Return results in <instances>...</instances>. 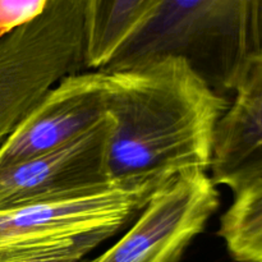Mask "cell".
<instances>
[{"label":"cell","mask_w":262,"mask_h":262,"mask_svg":"<svg viewBox=\"0 0 262 262\" xmlns=\"http://www.w3.org/2000/svg\"><path fill=\"white\" fill-rule=\"evenodd\" d=\"M104 72L113 181L210 170L217 124L229 105L225 95L178 56Z\"/></svg>","instance_id":"1"},{"label":"cell","mask_w":262,"mask_h":262,"mask_svg":"<svg viewBox=\"0 0 262 262\" xmlns=\"http://www.w3.org/2000/svg\"><path fill=\"white\" fill-rule=\"evenodd\" d=\"M261 51L256 0H159L152 17L104 71L178 56L225 95L245 61Z\"/></svg>","instance_id":"2"},{"label":"cell","mask_w":262,"mask_h":262,"mask_svg":"<svg viewBox=\"0 0 262 262\" xmlns=\"http://www.w3.org/2000/svg\"><path fill=\"white\" fill-rule=\"evenodd\" d=\"M171 174L115 181L87 196L0 211V262H25L63 250L90 234H115L142 211Z\"/></svg>","instance_id":"3"},{"label":"cell","mask_w":262,"mask_h":262,"mask_svg":"<svg viewBox=\"0 0 262 262\" xmlns=\"http://www.w3.org/2000/svg\"><path fill=\"white\" fill-rule=\"evenodd\" d=\"M84 0H48L37 18L0 37V146L33 107L83 66Z\"/></svg>","instance_id":"4"},{"label":"cell","mask_w":262,"mask_h":262,"mask_svg":"<svg viewBox=\"0 0 262 262\" xmlns=\"http://www.w3.org/2000/svg\"><path fill=\"white\" fill-rule=\"evenodd\" d=\"M219 204V189L207 171L176 174L154 191L114 245L86 262H181Z\"/></svg>","instance_id":"5"},{"label":"cell","mask_w":262,"mask_h":262,"mask_svg":"<svg viewBox=\"0 0 262 262\" xmlns=\"http://www.w3.org/2000/svg\"><path fill=\"white\" fill-rule=\"evenodd\" d=\"M112 128L106 115L89 132L55 150L0 168V211L87 196L114 183L107 163Z\"/></svg>","instance_id":"6"},{"label":"cell","mask_w":262,"mask_h":262,"mask_svg":"<svg viewBox=\"0 0 262 262\" xmlns=\"http://www.w3.org/2000/svg\"><path fill=\"white\" fill-rule=\"evenodd\" d=\"M106 117V74L67 76L45 95L0 146V168L60 147Z\"/></svg>","instance_id":"7"},{"label":"cell","mask_w":262,"mask_h":262,"mask_svg":"<svg viewBox=\"0 0 262 262\" xmlns=\"http://www.w3.org/2000/svg\"><path fill=\"white\" fill-rule=\"evenodd\" d=\"M233 94L215 135L211 178L232 193L262 181V51L235 76Z\"/></svg>","instance_id":"8"},{"label":"cell","mask_w":262,"mask_h":262,"mask_svg":"<svg viewBox=\"0 0 262 262\" xmlns=\"http://www.w3.org/2000/svg\"><path fill=\"white\" fill-rule=\"evenodd\" d=\"M158 4L159 0H84V69H106L152 17Z\"/></svg>","instance_id":"9"},{"label":"cell","mask_w":262,"mask_h":262,"mask_svg":"<svg viewBox=\"0 0 262 262\" xmlns=\"http://www.w3.org/2000/svg\"><path fill=\"white\" fill-rule=\"evenodd\" d=\"M217 235L237 262H262V181L233 193Z\"/></svg>","instance_id":"10"},{"label":"cell","mask_w":262,"mask_h":262,"mask_svg":"<svg viewBox=\"0 0 262 262\" xmlns=\"http://www.w3.org/2000/svg\"><path fill=\"white\" fill-rule=\"evenodd\" d=\"M46 4L48 0H0V37L32 22Z\"/></svg>","instance_id":"11"},{"label":"cell","mask_w":262,"mask_h":262,"mask_svg":"<svg viewBox=\"0 0 262 262\" xmlns=\"http://www.w3.org/2000/svg\"><path fill=\"white\" fill-rule=\"evenodd\" d=\"M110 238L112 237L109 234H102V233L90 234L79 238L63 250L25 262H81L89 253H91L99 246H101L105 242V239L107 241Z\"/></svg>","instance_id":"12"},{"label":"cell","mask_w":262,"mask_h":262,"mask_svg":"<svg viewBox=\"0 0 262 262\" xmlns=\"http://www.w3.org/2000/svg\"><path fill=\"white\" fill-rule=\"evenodd\" d=\"M256 8H257L258 31H260V38H261V45H262V0H256Z\"/></svg>","instance_id":"13"}]
</instances>
